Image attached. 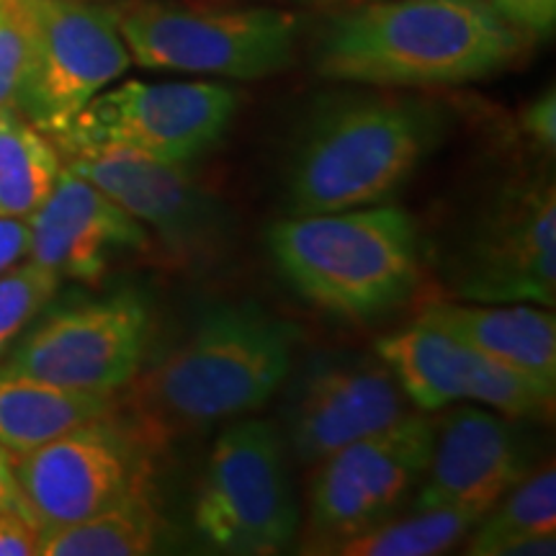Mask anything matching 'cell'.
Listing matches in <instances>:
<instances>
[{
	"label": "cell",
	"instance_id": "6da1fadb",
	"mask_svg": "<svg viewBox=\"0 0 556 556\" xmlns=\"http://www.w3.org/2000/svg\"><path fill=\"white\" fill-rule=\"evenodd\" d=\"M299 328L255 302L206 312L184 343L139 368L116 409L152 448L240 420L289 379Z\"/></svg>",
	"mask_w": 556,
	"mask_h": 556
},
{
	"label": "cell",
	"instance_id": "7a4b0ae2",
	"mask_svg": "<svg viewBox=\"0 0 556 556\" xmlns=\"http://www.w3.org/2000/svg\"><path fill=\"white\" fill-rule=\"evenodd\" d=\"M528 34L486 0H366L319 34V78L377 88L484 80L523 58Z\"/></svg>",
	"mask_w": 556,
	"mask_h": 556
},
{
	"label": "cell",
	"instance_id": "3957f363",
	"mask_svg": "<svg viewBox=\"0 0 556 556\" xmlns=\"http://www.w3.org/2000/svg\"><path fill=\"white\" fill-rule=\"evenodd\" d=\"M446 109L417 96H353L317 111L287 168L291 217L384 204L446 137Z\"/></svg>",
	"mask_w": 556,
	"mask_h": 556
},
{
	"label": "cell",
	"instance_id": "277c9868",
	"mask_svg": "<svg viewBox=\"0 0 556 556\" xmlns=\"http://www.w3.org/2000/svg\"><path fill=\"white\" fill-rule=\"evenodd\" d=\"M278 274L312 307L353 323L392 315L420 283V238L394 204L304 214L268 229Z\"/></svg>",
	"mask_w": 556,
	"mask_h": 556
},
{
	"label": "cell",
	"instance_id": "5b68a950",
	"mask_svg": "<svg viewBox=\"0 0 556 556\" xmlns=\"http://www.w3.org/2000/svg\"><path fill=\"white\" fill-rule=\"evenodd\" d=\"M131 62L144 70L261 80L294 60L299 18L278 9H191L129 0L114 9Z\"/></svg>",
	"mask_w": 556,
	"mask_h": 556
},
{
	"label": "cell",
	"instance_id": "8992f818",
	"mask_svg": "<svg viewBox=\"0 0 556 556\" xmlns=\"http://www.w3.org/2000/svg\"><path fill=\"white\" fill-rule=\"evenodd\" d=\"M193 528L212 548L238 556L281 554L294 544L299 505L276 426L250 417L222 430L193 497Z\"/></svg>",
	"mask_w": 556,
	"mask_h": 556
},
{
	"label": "cell",
	"instance_id": "52a82bcc",
	"mask_svg": "<svg viewBox=\"0 0 556 556\" xmlns=\"http://www.w3.org/2000/svg\"><path fill=\"white\" fill-rule=\"evenodd\" d=\"M435 420L413 413L315 464L307 486L304 552L336 554L345 541L397 516L426 475Z\"/></svg>",
	"mask_w": 556,
	"mask_h": 556
},
{
	"label": "cell",
	"instance_id": "ba28073f",
	"mask_svg": "<svg viewBox=\"0 0 556 556\" xmlns=\"http://www.w3.org/2000/svg\"><path fill=\"white\" fill-rule=\"evenodd\" d=\"M229 86L208 80H127L103 88L62 131L58 150L116 144L173 165H189L214 150L238 114Z\"/></svg>",
	"mask_w": 556,
	"mask_h": 556
},
{
	"label": "cell",
	"instance_id": "9c48e42d",
	"mask_svg": "<svg viewBox=\"0 0 556 556\" xmlns=\"http://www.w3.org/2000/svg\"><path fill=\"white\" fill-rule=\"evenodd\" d=\"M29 31V67L16 109L58 139L86 103L131 65L114 9L88 0H18Z\"/></svg>",
	"mask_w": 556,
	"mask_h": 556
},
{
	"label": "cell",
	"instance_id": "30bf717a",
	"mask_svg": "<svg viewBox=\"0 0 556 556\" xmlns=\"http://www.w3.org/2000/svg\"><path fill=\"white\" fill-rule=\"evenodd\" d=\"M157 448L119 409L13 458L26 513L39 531L78 523L152 484Z\"/></svg>",
	"mask_w": 556,
	"mask_h": 556
},
{
	"label": "cell",
	"instance_id": "8fae6325",
	"mask_svg": "<svg viewBox=\"0 0 556 556\" xmlns=\"http://www.w3.org/2000/svg\"><path fill=\"white\" fill-rule=\"evenodd\" d=\"M150 332V307L135 291L86 299L52 309L26 330L5 353L0 371L116 394L142 368Z\"/></svg>",
	"mask_w": 556,
	"mask_h": 556
},
{
	"label": "cell",
	"instance_id": "7c38bea8",
	"mask_svg": "<svg viewBox=\"0 0 556 556\" xmlns=\"http://www.w3.org/2000/svg\"><path fill=\"white\" fill-rule=\"evenodd\" d=\"M454 291L477 304L556 302V191L520 178L486 201L454 266Z\"/></svg>",
	"mask_w": 556,
	"mask_h": 556
},
{
	"label": "cell",
	"instance_id": "4fadbf2b",
	"mask_svg": "<svg viewBox=\"0 0 556 556\" xmlns=\"http://www.w3.org/2000/svg\"><path fill=\"white\" fill-rule=\"evenodd\" d=\"M67 168L155 232L173 258L197 266L214 261L227 240L229 217L186 165L163 163L116 144L67 152Z\"/></svg>",
	"mask_w": 556,
	"mask_h": 556
},
{
	"label": "cell",
	"instance_id": "5bb4252c",
	"mask_svg": "<svg viewBox=\"0 0 556 556\" xmlns=\"http://www.w3.org/2000/svg\"><path fill=\"white\" fill-rule=\"evenodd\" d=\"M392 371L377 358L336 356L312 364L287 405V438L304 467L413 413Z\"/></svg>",
	"mask_w": 556,
	"mask_h": 556
},
{
	"label": "cell",
	"instance_id": "9a60e30c",
	"mask_svg": "<svg viewBox=\"0 0 556 556\" xmlns=\"http://www.w3.org/2000/svg\"><path fill=\"white\" fill-rule=\"evenodd\" d=\"M526 475L531 454L513 417L482 405H451L435 420L433 451L413 507H454L482 518Z\"/></svg>",
	"mask_w": 556,
	"mask_h": 556
},
{
	"label": "cell",
	"instance_id": "2e32d148",
	"mask_svg": "<svg viewBox=\"0 0 556 556\" xmlns=\"http://www.w3.org/2000/svg\"><path fill=\"white\" fill-rule=\"evenodd\" d=\"M29 261L73 281H96L111 261L150 245L144 225L114 204L75 170L62 168L58 184L29 217Z\"/></svg>",
	"mask_w": 556,
	"mask_h": 556
},
{
	"label": "cell",
	"instance_id": "e0dca14e",
	"mask_svg": "<svg viewBox=\"0 0 556 556\" xmlns=\"http://www.w3.org/2000/svg\"><path fill=\"white\" fill-rule=\"evenodd\" d=\"M420 317L484 356L526 374L548 392L556 389V323L546 307L435 302Z\"/></svg>",
	"mask_w": 556,
	"mask_h": 556
},
{
	"label": "cell",
	"instance_id": "ac0fdd59",
	"mask_svg": "<svg viewBox=\"0 0 556 556\" xmlns=\"http://www.w3.org/2000/svg\"><path fill=\"white\" fill-rule=\"evenodd\" d=\"M384 364L409 405L420 413H441L456 402L471 400L482 353L428 319L417 317L377 343Z\"/></svg>",
	"mask_w": 556,
	"mask_h": 556
},
{
	"label": "cell",
	"instance_id": "d6986e66",
	"mask_svg": "<svg viewBox=\"0 0 556 556\" xmlns=\"http://www.w3.org/2000/svg\"><path fill=\"white\" fill-rule=\"evenodd\" d=\"M116 407V394L83 392L0 371V446L13 458Z\"/></svg>",
	"mask_w": 556,
	"mask_h": 556
},
{
	"label": "cell",
	"instance_id": "ffe728a7",
	"mask_svg": "<svg viewBox=\"0 0 556 556\" xmlns=\"http://www.w3.org/2000/svg\"><path fill=\"white\" fill-rule=\"evenodd\" d=\"M165 520L152 497V484L129 492L78 523L39 531V556H142L163 539Z\"/></svg>",
	"mask_w": 556,
	"mask_h": 556
},
{
	"label": "cell",
	"instance_id": "44dd1931",
	"mask_svg": "<svg viewBox=\"0 0 556 556\" xmlns=\"http://www.w3.org/2000/svg\"><path fill=\"white\" fill-rule=\"evenodd\" d=\"M556 471L526 475L471 528L467 554L523 556L556 552Z\"/></svg>",
	"mask_w": 556,
	"mask_h": 556
},
{
	"label": "cell",
	"instance_id": "7402d4cb",
	"mask_svg": "<svg viewBox=\"0 0 556 556\" xmlns=\"http://www.w3.org/2000/svg\"><path fill=\"white\" fill-rule=\"evenodd\" d=\"M62 170L60 150L16 106L0 109V217L29 219Z\"/></svg>",
	"mask_w": 556,
	"mask_h": 556
},
{
	"label": "cell",
	"instance_id": "603a6c76",
	"mask_svg": "<svg viewBox=\"0 0 556 556\" xmlns=\"http://www.w3.org/2000/svg\"><path fill=\"white\" fill-rule=\"evenodd\" d=\"M479 516L454 507H413L405 518H387L371 531L345 541L343 556H435L446 554L469 536Z\"/></svg>",
	"mask_w": 556,
	"mask_h": 556
},
{
	"label": "cell",
	"instance_id": "cb8c5ba5",
	"mask_svg": "<svg viewBox=\"0 0 556 556\" xmlns=\"http://www.w3.org/2000/svg\"><path fill=\"white\" fill-rule=\"evenodd\" d=\"M60 289V276L26 261L0 274V358L31 328Z\"/></svg>",
	"mask_w": 556,
	"mask_h": 556
},
{
	"label": "cell",
	"instance_id": "d4e9b609",
	"mask_svg": "<svg viewBox=\"0 0 556 556\" xmlns=\"http://www.w3.org/2000/svg\"><path fill=\"white\" fill-rule=\"evenodd\" d=\"M29 67V31L18 0H0V109L16 106Z\"/></svg>",
	"mask_w": 556,
	"mask_h": 556
},
{
	"label": "cell",
	"instance_id": "484cf974",
	"mask_svg": "<svg viewBox=\"0 0 556 556\" xmlns=\"http://www.w3.org/2000/svg\"><path fill=\"white\" fill-rule=\"evenodd\" d=\"M505 21L518 26L520 31L544 37L554 29L556 0H486Z\"/></svg>",
	"mask_w": 556,
	"mask_h": 556
},
{
	"label": "cell",
	"instance_id": "4316f807",
	"mask_svg": "<svg viewBox=\"0 0 556 556\" xmlns=\"http://www.w3.org/2000/svg\"><path fill=\"white\" fill-rule=\"evenodd\" d=\"M39 526L24 510L0 513V556H37Z\"/></svg>",
	"mask_w": 556,
	"mask_h": 556
},
{
	"label": "cell",
	"instance_id": "83f0119b",
	"mask_svg": "<svg viewBox=\"0 0 556 556\" xmlns=\"http://www.w3.org/2000/svg\"><path fill=\"white\" fill-rule=\"evenodd\" d=\"M520 127H523V135L536 142L544 152H554L556 144V96L554 90L548 88L539 99L528 103L523 116H520Z\"/></svg>",
	"mask_w": 556,
	"mask_h": 556
},
{
	"label": "cell",
	"instance_id": "f1b7e54d",
	"mask_svg": "<svg viewBox=\"0 0 556 556\" xmlns=\"http://www.w3.org/2000/svg\"><path fill=\"white\" fill-rule=\"evenodd\" d=\"M31 229L29 219L21 217H0V274L18 266L21 261L29 258Z\"/></svg>",
	"mask_w": 556,
	"mask_h": 556
},
{
	"label": "cell",
	"instance_id": "f546056e",
	"mask_svg": "<svg viewBox=\"0 0 556 556\" xmlns=\"http://www.w3.org/2000/svg\"><path fill=\"white\" fill-rule=\"evenodd\" d=\"M3 510H24V500H21L16 471H13V456L0 446V513Z\"/></svg>",
	"mask_w": 556,
	"mask_h": 556
}]
</instances>
